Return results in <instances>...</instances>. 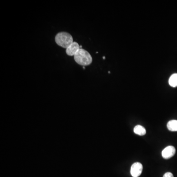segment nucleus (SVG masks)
Wrapping results in <instances>:
<instances>
[{"label": "nucleus", "mask_w": 177, "mask_h": 177, "mask_svg": "<svg viewBox=\"0 0 177 177\" xmlns=\"http://www.w3.org/2000/svg\"><path fill=\"white\" fill-rule=\"evenodd\" d=\"M55 40L57 45L65 49L68 48L74 42L72 36L69 33L64 32L58 33Z\"/></svg>", "instance_id": "2"}, {"label": "nucleus", "mask_w": 177, "mask_h": 177, "mask_svg": "<svg viewBox=\"0 0 177 177\" xmlns=\"http://www.w3.org/2000/svg\"><path fill=\"white\" fill-rule=\"evenodd\" d=\"M103 59H105V57H103Z\"/></svg>", "instance_id": "10"}, {"label": "nucleus", "mask_w": 177, "mask_h": 177, "mask_svg": "<svg viewBox=\"0 0 177 177\" xmlns=\"http://www.w3.org/2000/svg\"><path fill=\"white\" fill-rule=\"evenodd\" d=\"M134 131L135 134L140 136H144L146 134L145 129L140 125H137L135 126Z\"/></svg>", "instance_id": "6"}, {"label": "nucleus", "mask_w": 177, "mask_h": 177, "mask_svg": "<svg viewBox=\"0 0 177 177\" xmlns=\"http://www.w3.org/2000/svg\"><path fill=\"white\" fill-rule=\"evenodd\" d=\"M169 84L172 87H177V73H174L171 75L169 79Z\"/></svg>", "instance_id": "8"}, {"label": "nucleus", "mask_w": 177, "mask_h": 177, "mask_svg": "<svg viewBox=\"0 0 177 177\" xmlns=\"http://www.w3.org/2000/svg\"><path fill=\"white\" fill-rule=\"evenodd\" d=\"M80 45L76 42H73L71 46L66 49V53L69 56H74L80 49Z\"/></svg>", "instance_id": "5"}, {"label": "nucleus", "mask_w": 177, "mask_h": 177, "mask_svg": "<svg viewBox=\"0 0 177 177\" xmlns=\"http://www.w3.org/2000/svg\"><path fill=\"white\" fill-rule=\"evenodd\" d=\"M163 177H174V176L172 173L167 172L164 174Z\"/></svg>", "instance_id": "9"}, {"label": "nucleus", "mask_w": 177, "mask_h": 177, "mask_svg": "<svg viewBox=\"0 0 177 177\" xmlns=\"http://www.w3.org/2000/svg\"><path fill=\"white\" fill-rule=\"evenodd\" d=\"M168 130L171 131H177V120H171L168 122L167 125Z\"/></svg>", "instance_id": "7"}, {"label": "nucleus", "mask_w": 177, "mask_h": 177, "mask_svg": "<svg viewBox=\"0 0 177 177\" xmlns=\"http://www.w3.org/2000/svg\"><path fill=\"white\" fill-rule=\"evenodd\" d=\"M143 170V165L140 163H135L130 169V174L133 177H138L141 175Z\"/></svg>", "instance_id": "3"}, {"label": "nucleus", "mask_w": 177, "mask_h": 177, "mask_svg": "<svg viewBox=\"0 0 177 177\" xmlns=\"http://www.w3.org/2000/svg\"><path fill=\"white\" fill-rule=\"evenodd\" d=\"M76 63L81 66L90 65L92 63L93 59L91 54L84 49L80 48L74 56Z\"/></svg>", "instance_id": "1"}, {"label": "nucleus", "mask_w": 177, "mask_h": 177, "mask_svg": "<svg viewBox=\"0 0 177 177\" xmlns=\"http://www.w3.org/2000/svg\"><path fill=\"white\" fill-rule=\"evenodd\" d=\"M176 153V149L175 147L172 146H169L164 149L162 151V156L165 159H169L173 157Z\"/></svg>", "instance_id": "4"}]
</instances>
